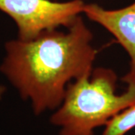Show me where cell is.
<instances>
[{
	"label": "cell",
	"mask_w": 135,
	"mask_h": 135,
	"mask_svg": "<svg viewBox=\"0 0 135 135\" xmlns=\"http://www.w3.org/2000/svg\"><path fill=\"white\" fill-rule=\"evenodd\" d=\"M92 32L78 16L68 32L49 29L29 41L5 44L0 71L23 100H30L35 115L56 110L62 103L68 83L92 71L97 50Z\"/></svg>",
	"instance_id": "cell-1"
},
{
	"label": "cell",
	"mask_w": 135,
	"mask_h": 135,
	"mask_svg": "<svg viewBox=\"0 0 135 135\" xmlns=\"http://www.w3.org/2000/svg\"><path fill=\"white\" fill-rule=\"evenodd\" d=\"M117 80L113 70L98 68L68 83L62 103L50 117L59 135H94L97 128L135 105V76L122 77L128 87L119 95Z\"/></svg>",
	"instance_id": "cell-2"
},
{
	"label": "cell",
	"mask_w": 135,
	"mask_h": 135,
	"mask_svg": "<svg viewBox=\"0 0 135 135\" xmlns=\"http://www.w3.org/2000/svg\"><path fill=\"white\" fill-rule=\"evenodd\" d=\"M83 0L59 2L52 0H0V10L14 20L18 28V39L29 41L44 31L69 27L80 13Z\"/></svg>",
	"instance_id": "cell-3"
},
{
	"label": "cell",
	"mask_w": 135,
	"mask_h": 135,
	"mask_svg": "<svg viewBox=\"0 0 135 135\" xmlns=\"http://www.w3.org/2000/svg\"><path fill=\"white\" fill-rule=\"evenodd\" d=\"M86 17L110 32L129 55L130 71L135 76V2L116 10H106L97 4H86Z\"/></svg>",
	"instance_id": "cell-4"
},
{
	"label": "cell",
	"mask_w": 135,
	"mask_h": 135,
	"mask_svg": "<svg viewBox=\"0 0 135 135\" xmlns=\"http://www.w3.org/2000/svg\"><path fill=\"white\" fill-rule=\"evenodd\" d=\"M135 128V105L122 111L107 122L102 135H126Z\"/></svg>",
	"instance_id": "cell-5"
},
{
	"label": "cell",
	"mask_w": 135,
	"mask_h": 135,
	"mask_svg": "<svg viewBox=\"0 0 135 135\" xmlns=\"http://www.w3.org/2000/svg\"><path fill=\"white\" fill-rule=\"evenodd\" d=\"M5 87L3 86H2V85H0V100L2 99V95H3V94L5 93Z\"/></svg>",
	"instance_id": "cell-6"
}]
</instances>
